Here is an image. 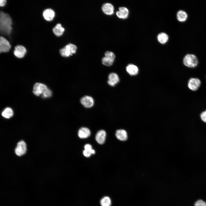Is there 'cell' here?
<instances>
[{"label":"cell","mask_w":206,"mask_h":206,"mask_svg":"<svg viewBox=\"0 0 206 206\" xmlns=\"http://www.w3.org/2000/svg\"><path fill=\"white\" fill-rule=\"evenodd\" d=\"M201 84L200 80L197 78H191L189 80L188 86L191 90L195 91L200 87Z\"/></svg>","instance_id":"7"},{"label":"cell","mask_w":206,"mask_h":206,"mask_svg":"<svg viewBox=\"0 0 206 206\" xmlns=\"http://www.w3.org/2000/svg\"><path fill=\"white\" fill-rule=\"evenodd\" d=\"M195 206H206V202L201 200L197 201L195 203Z\"/></svg>","instance_id":"25"},{"label":"cell","mask_w":206,"mask_h":206,"mask_svg":"<svg viewBox=\"0 0 206 206\" xmlns=\"http://www.w3.org/2000/svg\"><path fill=\"white\" fill-rule=\"evenodd\" d=\"M91 153L92 154H94L95 153V151L94 150L92 149L89 150Z\"/></svg>","instance_id":"30"},{"label":"cell","mask_w":206,"mask_h":206,"mask_svg":"<svg viewBox=\"0 0 206 206\" xmlns=\"http://www.w3.org/2000/svg\"><path fill=\"white\" fill-rule=\"evenodd\" d=\"M84 155L86 157H89L90 156L91 154L90 151L84 150L83 152Z\"/></svg>","instance_id":"27"},{"label":"cell","mask_w":206,"mask_h":206,"mask_svg":"<svg viewBox=\"0 0 206 206\" xmlns=\"http://www.w3.org/2000/svg\"><path fill=\"white\" fill-rule=\"evenodd\" d=\"M158 41L161 44L166 43L169 39L168 35L165 33H161L159 34L157 37Z\"/></svg>","instance_id":"21"},{"label":"cell","mask_w":206,"mask_h":206,"mask_svg":"<svg viewBox=\"0 0 206 206\" xmlns=\"http://www.w3.org/2000/svg\"><path fill=\"white\" fill-rule=\"evenodd\" d=\"M13 114V112L12 109L9 107L5 108L2 112V115L6 118H9L12 117Z\"/></svg>","instance_id":"22"},{"label":"cell","mask_w":206,"mask_h":206,"mask_svg":"<svg viewBox=\"0 0 206 206\" xmlns=\"http://www.w3.org/2000/svg\"><path fill=\"white\" fill-rule=\"evenodd\" d=\"M12 20L8 14L1 11L0 13V30L3 34L9 35L12 30Z\"/></svg>","instance_id":"1"},{"label":"cell","mask_w":206,"mask_h":206,"mask_svg":"<svg viewBox=\"0 0 206 206\" xmlns=\"http://www.w3.org/2000/svg\"><path fill=\"white\" fill-rule=\"evenodd\" d=\"M100 204L101 206H110L111 204V200L109 197H104L101 199Z\"/></svg>","instance_id":"23"},{"label":"cell","mask_w":206,"mask_h":206,"mask_svg":"<svg viewBox=\"0 0 206 206\" xmlns=\"http://www.w3.org/2000/svg\"><path fill=\"white\" fill-rule=\"evenodd\" d=\"M11 45L9 41L3 36L0 37V52H7L9 51Z\"/></svg>","instance_id":"5"},{"label":"cell","mask_w":206,"mask_h":206,"mask_svg":"<svg viewBox=\"0 0 206 206\" xmlns=\"http://www.w3.org/2000/svg\"><path fill=\"white\" fill-rule=\"evenodd\" d=\"M115 58V55L113 52L107 51L105 53V57L102 59V63L106 66H110L113 64Z\"/></svg>","instance_id":"4"},{"label":"cell","mask_w":206,"mask_h":206,"mask_svg":"<svg viewBox=\"0 0 206 206\" xmlns=\"http://www.w3.org/2000/svg\"><path fill=\"white\" fill-rule=\"evenodd\" d=\"M65 29L59 23L57 24L53 28L52 31L54 34L57 36H60L63 33Z\"/></svg>","instance_id":"19"},{"label":"cell","mask_w":206,"mask_h":206,"mask_svg":"<svg viewBox=\"0 0 206 206\" xmlns=\"http://www.w3.org/2000/svg\"><path fill=\"white\" fill-rule=\"evenodd\" d=\"M77 49L76 46L70 43L61 49L60 51V55L63 57H67L76 53Z\"/></svg>","instance_id":"3"},{"label":"cell","mask_w":206,"mask_h":206,"mask_svg":"<svg viewBox=\"0 0 206 206\" xmlns=\"http://www.w3.org/2000/svg\"><path fill=\"white\" fill-rule=\"evenodd\" d=\"M47 88V86L45 84L37 83L34 85L33 92L35 95L38 96L42 95Z\"/></svg>","instance_id":"8"},{"label":"cell","mask_w":206,"mask_h":206,"mask_svg":"<svg viewBox=\"0 0 206 206\" xmlns=\"http://www.w3.org/2000/svg\"><path fill=\"white\" fill-rule=\"evenodd\" d=\"M52 94L51 91L47 88L41 95L42 97L44 98H49L52 96Z\"/></svg>","instance_id":"24"},{"label":"cell","mask_w":206,"mask_h":206,"mask_svg":"<svg viewBox=\"0 0 206 206\" xmlns=\"http://www.w3.org/2000/svg\"><path fill=\"white\" fill-rule=\"evenodd\" d=\"M42 14L44 18L46 20L50 21L54 18L55 13L53 9L48 8L45 9L43 11Z\"/></svg>","instance_id":"12"},{"label":"cell","mask_w":206,"mask_h":206,"mask_svg":"<svg viewBox=\"0 0 206 206\" xmlns=\"http://www.w3.org/2000/svg\"><path fill=\"white\" fill-rule=\"evenodd\" d=\"M26 150L25 143L23 141L21 140L17 143L15 149V153L17 155L20 156L25 153Z\"/></svg>","instance_id":"6"},{"label":"cell","mask_w":206,"mask_h":206,"mask_svg":"<svg viewBox=\"0 0 206 206\" xmlns=\"http://www.w3.org/2000/svg\"><path fill=\"white\" fill-rule=\"evenodd\" d=\"M108 84L112 86H114L118 83L119 81V78L118 75L116 73H110L108 76Z\"/></svg>","instance_id":"11"},{"label":"cell","mask_w":206,"mask_h":206,"mask_svg":"<svg viewBox=\"0 0 206 206\" xmlns=\"http://www.w3.org/2000/svg\"><path fill=\"white\" fill-rule=\"evenodd\" d=\"M91 132L90 130L87 128L83 127L80 128L78 131V136L81 138H85L89 137Z\"/></svg>","instance_id":"16"},{"label":"cell","mask_w":206,"mask_h":206,"mask_svg":"<svg viewBox=\"0 0 206 206\" xmlns=\"http://www.w3.org/2000/svg\"><path fill=\"white\" fill-rule=\"evenodd\" d=\"M84 148L85 150L89 151L92 149V146L89 144H87L85 145Z\"/></svg>","instance_id":"28"},{"label":"cell","mask_w":206,"mask_h":206,"mask_svg":"<svg viewBox=\"0 0 206 206\" xmlns=\"http://www.w3.org/2000/svg\"><path fill=\"white\" fill-rule=\"evenodd\" d=\"M128 9L125 7H120L119 8V11L116 12V14L119 18L124 19L126 18L128 15Z\"/></svg>","instance_id":"14"},{"label":"cell","mask_w":206,"mask_h":206,"mask_svg":"<svg viewBox=\"0 0 206 206\" xmlns=\"http://www.w3.org/2000/svg\"><path fill=\"white\" fill-rule=\"evenodd\" d=\"M114 9L113 5L109 3H105L102 7V10L103 12L108 15H111L113 14Z\"/></svg>","instance_id":"15"},{"label":"cell","mask_w":206,"mask_h":206,"mask_svg":"<svg viewBox=\"0 0 206 206\" xmlns=\"http://www.w3.org/2000/svg\"><path fill=\"white\" fill-rule=\"evenodd\" d=\"M106 136V133L104 130H100L96 134L95 137L96 140L99 144H102L105 142Z\"/></svg>","instance_id":"13"},{"label":"cell","mask_w":206,"mask_h":206,"mask_svg":"<svg viewBox=\"0 0 206 206\" xmlns=\"http://www.w3.org/2000/svg\"><path fill=\"white\" fill-rule=\"evenodd\" d=\"M26 53L25 47L22 45H17L15 47L13 51L14 55L17 58H23Z\"/></svg>","instance_id":"9"},{"label":"cell","mask_w":206,"mask_h":206,"mask_svg":"<svg viewBox=\"0 0 206 206\" xmlns=\"http://www.w3.org/2000/svg\"><path fill=\"white\" fill-rule=\"evenodd\" d=\"M188 17V15L186 12L182 10L179 11L177 14V18L178 20L181 22L185 21Z\"/></svg>","instance_id":"20"},{"label":"cell","mask_w":206,"mask_h":206,"mask_svg":"<svg viewBox=\"0 0 206 206\" xmlns=\"http://www.w3.org/2000/svg\"><path fill=\"white\" fill-rule=\"evenodd\" d=\"M115 135L117 138L121 141L126 140L128 138L126 132L123 129H119L117 130Z\"/></svg>","instance_id":"17"},{"label":"cell","mask_w":206,"mask_h":206,"mask_svg":"<svg viewBox=\"0 0 206 206\" xmlns=\"http://www.w3.org/2000/svg\"><path fill=\"white\" fill-rule=\"evenodd\" d=\"M80 102L84 107L87 108L92 107L94 103L93 98L90 96H84L82 98Z\"/></svg>","instance_id":"10"},{"label":"cell","mask_w":206,"mask_h":206,"mask_svg":"<svg viewBox=\"0 0 206 206\" xmlns=\"http://www.w3.org/2000/svg\"><path fill=\"white\" fill-rule=\"evenodd\" d=\"M183 62L185 66L189 68H193L197 66L198 61L195 55L192 54H188L184 57Z\"/></svg>","instance_id":"2"},{"label":"cell","mask_w":206,"mask_h":206,"mask_svg":"<svg viewBox=\"0 0 206 206\" xmlns=\"http://www.w3.org/2000/svg\"><path fill=\"white\" fill-rule=\"evenodd\" d=\"M126 71L130 75L135 76L138 73V69L136 65L133 64H129L126 67Z\"/></svg>","instance_id":"18"},{"label":"cell","mask_w":206,"mask_h":206,"mask_svg":"<svg viewBox=\"0 0 206 206\" xmlns=\"http://www.w3.org/2000/svg\"><path fill=\"white\" fill-rule=\"evenodd\" d=\"M200 116L202 121L205 123H206V110L201 113Z\"/></svg>","instance_id":"26"},{"label":"cell","mask_w":206,"mask_h":206,"mask_svg":"<svg viewBox=\"0 0 206 206\" xmlns=\"http://www.w3.org/2000/svg\"><path fill=\"white\" fill-rule=\"evenodd\" d=\"M6 0H1L0 1V6L1 7L4 6L6 4Z\"/></svg>","instance_id":"29"}]
</instances>
